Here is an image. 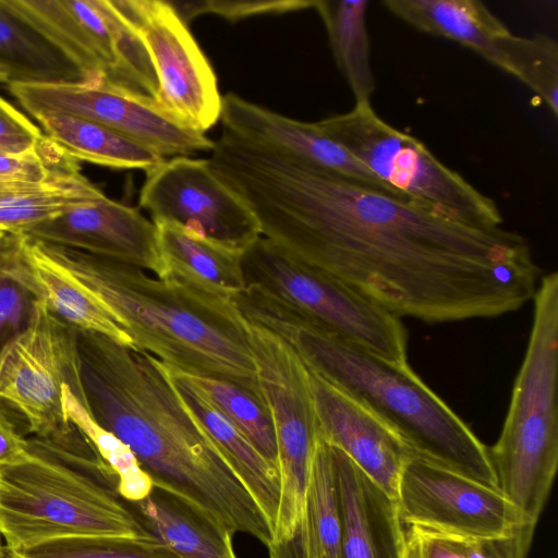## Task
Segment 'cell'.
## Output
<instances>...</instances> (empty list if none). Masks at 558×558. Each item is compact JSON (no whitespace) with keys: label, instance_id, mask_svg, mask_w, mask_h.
I'll list each match as a JSON object with an SVG mask.
<instances>
[{"label":"cell","instance_id":"31","mask_svg":"<svg viewBox=\"0 0 558 558\" xmlns=\"http://www.w3.org/2000/svg\"><path fill=\"white\" fill-rule=\"evenodd\" d=\"M62 407L66 420L92 441L116 474L120 495L128 501H137L146 497L154 484L141 469L132 451L94 420L68 385L62 390Z\"/></svg>","mask_w":558,"mask_h":558},{"label":"cell","instance_id":"2","mask_svg":"<svg viewBox=\"0 0 558 558\" xmlns=\"http://www.w3.org/2000/svg\"><path fill=\"white\" fill-rule=\"evenodd\" d=\"M85 405L153 484L265 546L272 529L173 381L148 352L76 329Z\"/></svg>","mask_w":558,"mask_h":558},{"label":"cell","instance_id":"30","mask_svg":"<svg viewBox=\"0 0 558 558\" xmlns=\"http://www.w3.org/2000/svg\"><path fill=\"white\" fill-rule=\"evenodd\" d=\"M500 68L531 88L558 116V44L545 34L532 37L510 32L497 39Z\"/></svg>","mask_w":558,"mask_h":558},{"label":"cell","instance_id":"20","mask_svg":"<svg viewBox=\"0 0 558 558\" xmlns=\"http://www.w3.org/2000/svg\"><path fill=\"white\" fill-rule=\"evenodd\" d=\"M161 280L234 301L246 287L239 252L201 238L172 222L155 223Z\"/></svg>","mask_w":558,"mask_h":558},{"label":"cell","instance_id":"41","mask_svg":"<svg viewBox=\"0 0 558 558\" xmlns=\"http://www.w3.org/2000/svg\"><path fill=\"white\" fill-rule=\"evenodd\" d=\"M11 232L0 230V250L4 246L10 238Z\"/></svg>","mask_w":558,"mask_h":558},{"label":"cell","instance_id":"29","mask_svg":"<svg viewBox=\"0 0 558 558\" xmlns=\"http://www.w3.org/2000/svg\"><path fill=\"white\" fill-rule=\"evenodd\" d=\"M3 4L61 51L86 80L105 78V68L66 0H2Z\"/></svg>","mask_w":558,"mask_h":558},{"label":"cell","instance_id":"36","mask_svg":"<svg viewBox=\"0 0 558 558\" xmlns=\"http://www.w3.org/2000/svg\"><path fill=\"white\" fill-rule=\"evenodd\" d=\"M20 233H11L0 250V350L28 323L35 299L8 271L7 264Z\"/></svg>","mask_w":558,"mask_h":558},{"label":"cell","instance_id":"11","mask_svg":"<svg viewBox=\"0 0 558 558\" xmlns=\"http://www.w3.org/2000/svg\"><path fill=\"white\" fill-rule=\"evenodd\" d=\"M110 1L148 52L158 82L157 104L194 131L214 126L222 108L216 74L170 1Z\"/></svg>","mask_w":558,"mask_h":558},{"label":"cell","instance_id":"21","mask_svg":"<svg viewBox=\"0 0 558 558\" xmlns=\"http://www.w3.org/2000/svg\"><path fill=\"white\" fill-rule=\"evenodd\" d=\"M169 373L235 475L258 504L274 532L281 493L278 468L262 456L186 373L171 368Z\"/></svg>","mask_w":558,"mask_h":558},{"label":"cell","instance_id":"34","mask_svg":"<svg viewBox=\"0 0 558 558\" xmlns=\"http://www.w3.org/2000/svg\"><path fill=\"white\" fill-rule=\"evenodd\" d=\"M76 168H81L78 161L45 135L31 153L0 154V185L43 182L56 173Z\"/></svg>","mask_w":558,"mask_h":558},{"label":"cell","instance_id":"27","mask_svg":"<svg viewBox=\"0 0 558 558\" xmlns=\"http://www.w3.org/2000/svg\"><path fill=\"white\" fill-rule=\"evenodd\" d=\"M0 73L8 84H56L86 81L53 45L0 0Z\"/></svg>","mask_w":558,"mask_h":558},{"label":"cell","instance_id":"39","mask_svg":"<svg viewBox=\"0 0 558 558\" xmlns=\"http://www.w3.org/2000/svg\"><path fill=\"white\" fill-rule=\"evenodd\" d=\"M404 558H464V556L456 537L408 525Z\"/></svg>","mask_w":558,"mask_h":558},{"label":"cell","instance_id":"35","mask_svg":"<svg viewBox=\"0 0 558 558\" xmlns=\"http://www.w3.org/2000/svg\"><path fill=\"white\" fill-rule=\"evenodd\" d=\"M189 24L194 17L213 13L235 22L260 14H282L314 8L315 0H203L170 2Z\"/></svg>","mask_w":558,"mask_h":558},{"label":"cell","instance_id":"5","mask_svg":"<svg viewBox=\"0 0 558 558\" xmlns=\"http://www.w3.org/2000/svg\"><path fill=\"white\" fill-rule=\"evenodd\" d=\"M27 441L21 460L0 465V535L7 549L72 536L156 539L75 425L63 435Z\"/></svg>","mask_w":558,"mask_h":558},{"label":"cell","instance_id":"37","mask_svg":"<svg viewBox=\"0 0 558 558\" xmlns=\"http://www.w3.org/2000/svg\"><path fill=\"white\" fill-rule=\"evenodd\" d=\"M534 524H524L512 533L498 537H456L464 558H526Z\"/></svg>","mask_w":558,"mask_h":558},{"label":"cell","instance_id":"19","mask_svg":"<svg viewBox=\"0 0 558 558\" xmlns=\"http://www.w3.org/2000/svg\"><path fill=\"white\" fill-rule=\"evenodd\" d=\"M7 269L36 301L75 329L98 332L133 347L111 311L82 282L46 256L33 238L20 233Z\"/></svg>","mask_w":558,"mask_h":558},{"label":"cell","instance_id":"10","mask_svg":"<svg viewBox=\"0 0 558 558\" xmlns=\"http://www.w3.org/2000/svg\"><path fill=\"white\" fill-rule=\"evenodd\" d=\"M65 385L85 404L76 329L35 300L26 326L0 350V401L34 436L63 435L73 428L62 407Z\"/></svg>","mask_w":558,"mask_h":558},{"label":"cell","instance_id":"3","mask_svg":"<svg viewBox=\"0 0 558 558\" xmlns=\"http://www.w3.org/2000/svg\"><path fill=\"white\" fill-rule=\"evenodd\" d=\"M34 240L111 311L134 348L171 369L229 381L265 401L248 322L235 301L189 290L130 264Z\"/></svg>","mask_w":558,"mask_h":558},{"label":"cell","instance_id":"40","mask_svg":"<svg viewBox=\"0 0 558 558\" xmlns=\"http://www.w3.org/2000/svg\"><path fill=\"white\" fill-rule=\"evenodd\" d=\"M0 401V465L21 460L27 451V438L19 432Z\"/></svg>","mask_w":558,"mask_h":558},{"label":"cell","instance_id":"15","mask_svg":"<svg viewBox=\"0 0 558 558\" xmlns=\"http://www.w3.org/2000/svg\"><path fill=\"white\" fill-rule=\"evenodd\" d=\"M23 234L161 275L157 228L140 210L105 196L39 222Z\"/></svg>","mask_w":558,"mask_h":558},{"label":"cell","instance_id":"8","mask_svg":"<svg viewBox=\"0 0 558 558\" xmlns=\"http://www.w3.org/2000/svg\"><path fill=\"white\" fill-rule=\"evenodd\" d=\"M241 264L246 284L302 322L386 361L408 362L401 318L362 293L292 259L264 236L243 253Z\"/></svg>","mask_w":558,"mask_h":558},{"label":"cell","instance_id":"33","mask_svg":"<svg viewBox=\"0 0 558 558\" xmlns=\"http://www.w3.org/2000/svg\"><path fill=\"white\" fill-rule=\"evenodd\" d=\"M4 558H182L158 539L72 536L7 549Z\"/></svg>","mask_w":558,"mask_h":558},{"label":"cell","instance_id":"42","mask_svg":"<svg viewBox=\"0 0 558 558\" xmlns=\"http://www.w3.org/2000/svg\"><path fill=\"white\" fill-rule=\"evenodd\" d=\"M4 557H5V547L2 545L1 539H0V558H4Z\"/></svg>","mask_w":558,"mask_h":558},{"label":"cell","instance_id":"23","mask_svg":"<svg viewBox=\"0 0 558 558\" xmlns=\"http://www.w3.org/2000/svg\"><path fill=\"white\" fill-rule=\"evenodd\" d=\"M412 27L453 40L500 68L497 39L510 31L478 0H385Z\"/></svg>","mask_w":558,"mask_h":558},{"label":"cell","instance_id":"26","mask_svg":"<svg viewBox=\"0 0 558 558\" xmlns=\"http://www.w3.org/2000/svg\"><path fill=\"white\" fill-rule=\"evenodd\" d=\"M105 196L81 168L61 171L43 182L0 185V230L23 233L75 206Z\"/></svg>","mask_w":558,"mask_h":558},{"label":"cell","instance_id":"38","mask_svg":"<svg viewBox=\"0 0 558 558\" xmlns=\"http://www.w3.org/2000/svg\"><path fill=\"white\" fill-rule=\"evenodd\" d=\"M44 136L39 126L0 97V154L31 153L38 147Z\"/></svg>","mask_w":558,"mask_h":558},{"label":"cell","instance_id":"13","mask_svg":"<svg viewBox=\"0 0 558 558\" xmlns=\"http://www.w3.org/2000/svg\"><path fill=\"white\" fill-rule=\"evenodd\" d=\"M397 501L404 524L449 536L498 537L534 524L499 489L413 453L402 466Z\"/></svg>","mask_w":558,"mask_h":558},{"label":"cell","instance_id":"16","mask_svg":"<svg viewBox=\"0 0 558 558\" xmlns=\"http://www.w3.org/2000/svg\"><path fill=\"white\" fill-rule=\"evenodd\" d=\"M220 121L222 131L240 140L339 173L372 190L412 203L327 136L315 122L284 117L234 93L222 96Z\"/></svg>","mask_w":558,"mask_h":558},{"label":"cell","instance_id":"32","mask_svg":"<svg viewBox=\"0 0 558 558\" xmlns=\"http://www.w3.org/2000/svg\"><path fill=\"white\" fill-rule=\"evenodd\" d=\"M186 375L247 437L262 456L278 468L275 426L265 401L229 381L187 373Z\"/></svg>","mask_w":558,"mask_h":558},{"label":"cell","instance_id":"25","mask_svg":"<svg viewBox=\"0 0 558 558\" xmlns=\"http://www.w3.org/2000/svg\"><path fill=\"white\" fill-rule=\"evenodd\" d=\"M31 116L46 136L78 162L146 173L166 160L150 148L93 121L54 111H36Z\"/></svg>","mask_w":558,"mask_h":558},{"label":"cell","instance_id":"18","mask_svg":"<svg viewBox=\"0 0 558 558\" xmlns=\"http://www.w3.org/2000/svg\"><path fill=\"white\" fill-rule=\"evenodd\" d=\"M330 445V444H329ZM341 526V558H404L405 530L397 499L330 445Z\"/></svg>","mask_w":558,"mask_h":558},{"label":"cell","instance_id":"12","mask_svg":"<svg viewBox=\"0 0 558 558\" xmlns=\"http://www.w3.org/2000/svg\"><path fill=\"white\" fill-rule=\"evenodd\" d=\"M9 90L31 114L54 111L99 123L162 157L210 151L215 141L169 116L142 93L102 78L56 84H9Z\"/></svg>","mask_w":558,"mask_h":558},{"label":"cell","instance_id":"6","mask_svg":"<svg viewBox=\"0 0 558 558\" xmlns=\"http://www.w3.org/2000/svg\"><path fill=\"white\" fill-rule=\"evenodd\" d=\"M532 329L499 438L488 449L498 488L536 524L558 465V274L533 296Z\"/></svg>","mask_w":558,"mask_h":558},{"label":"cell","instance_id":"1","mask_svg":"<svg viewBox=\"0 0 558 558\" xmlns=\"http://www.w3.org/2000/svg\"><path fill=\"white\" fill-rule=\"evenodd\" d=\"M208 160L262 236L399 318H490L534 296L541 269L515 231L445 219L225 131Z\"/></svg>","mask_w":558,"mask_h":558},{"label":"cell","instance_id":"14","mask_svg":"<svg viewBox=\"0 0 558 558\" xmlns=\"http://www.w3.org/2000/svg\"><path fill=\"white\" fill-rule=\"evenodd\" d=\"M140 206L154 223H175L241 254L262 236L253 213L215 175L208 159L172 157L146 172Z\"/></svg>","mask_w":558,"mask_h":558},{"label":"cell","instance_id":"43","mask_svg":"<svg viewBox=\"0 0 558 558\" xmlns=\"http://www.w3.org/2000/svg\"><path fill=\"white\" fill-rule=\"evenodd\" d=\"M4 77L0 74V83H4Z\"/></svg>","mask_w":558,"mask_h":558},{"label":"cell","instance_id":"22","mask_svg":"<svg viewBox=\"0 0 558 558\" xmlns=\"http://www.w3.org/2000/svg\"><path fill=\"white\" fill-rule=\"evenodd\" d=\"M143 526L182 558H238L233 533L186 499L158 486L129 501Z\"/></svg>","mask_w":558,"mask_h":558},{"label":"cell","instance_id":"9","mask_svg":"<svg viewBox=\"0 0 558 558\" xmlns=\"http://www.w3.org/2000/svg\"><path fill=\"white\" fill-rule=\"evenodd\" d=\"M247 322L258 384L277 439L281 493L271 544H279L293 535L303 518L319 424L302 359L279 336Z\"/></svg>","mask_w":558,"mask_h":558},{"label":"cell","instance_id":"17","mask_svg":"<svg viewBox=\"0 0 558 558\" xmlns=\"http://www.w3.org/2000/svg\"><path fill=\"white\" fill-rule=\"evenodd\" d=\"M307 367V366H306ZM319 435L343 451L386 494L397 499L407 444L359 400L307 367Z\"/></svg>","mask_w":558,"mask_h":558},{"label":"cell","instance_id":"4","mask_svg":"<svg viewBox=\"0 0 558 558\" xmlns=\"http://www.w3.org/2000/svg\"><path fill=\"white\" fill-rule=\"evenodd\" d=\"M240 311L283 339L304 364L380 417L413 454L494 489L488 448L409 363L386 361L302 322L266 293L247 286Z\"/></svg>","mask_w":558,"mask_h":558},{"label":"cell","instance_id":"7","mask_svg":"<svg viewBox=\"0 0 558 558\" xmlns=\"http://www.w3.org/2000/svg\"><path fill=\"white\" fill-rule=\"evenodd\" d=\"M315 123L417 207L474 227L502 226L492 197L444 165L421 141L385 122L371 104L354 105Z\"/></svg>","mask_w":558,"mask_h":558},{"label":"cell","instance_id":"24","mask_svg":"<svg viewBox=\"0 0 558 558\" xmlns=\"http://www.w3.org/2000/svg\"><path fill=\"white\" fill-rule=\"evenodd\" d=\"M269 558H341L338 513L330 445L318 437L303 518L286 542L269 545Z\"/></svg>","mask_w":558,"mask_h":558},{"label":"cell","instance_id":"28","mask_svg":"<svg viewBox=\"0 0 558 558\" xmlns=\"http://www.w3.org/2000/svg\"><path fill=\"white\" fill-rule=\"evenodd\" d=\"M367 0H315L338 69L345 78L355 105L371 104L375 78L371 65L366 26Z\"/></svg>","mask_w":558,"mask_h":558}]
</instances>
